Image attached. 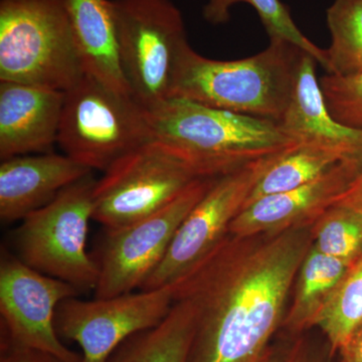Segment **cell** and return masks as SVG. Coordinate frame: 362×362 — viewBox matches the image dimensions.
I'll return each instance as SVG.
<instances>
[{"instance_id":"cell-5","label":"cell","mask_w":362,"mask_h":362,"mask_svg":"<svg viewBox=\"0 0 362 362\" xmlns=\"http://www.w3.org/2000/svg\"><path fill=\"white\" fill-rule=\"evenodd\" d=\"M153 139L147 110L132 95L86 74L66 90L58 144L66 156L90 170L104 173Z\"/></svg>"},{"instance_id":"cell-26","label":"cell","mask_w":362,"mask_h":362,"mask_svg":"<svg viewBox=\"0 0 362 362\" xmlns=\"http://www.w3.org/2000/svg\"><path fill=\"white\" fill-rule=\"evenodd\" d=\"M0 362H70L65 359L40 351V350L26 349L9 341L1 337L0 340Z\"/></svg>"},{"instance_id":"cell-1","label":"cell","mask_w":362,"mask_h":362,"mask_svg":"<svg viewBox=\"0 0 362 362\" xmlns=\"http://www.w3.org/2000/svg\"><path fill=\"white\" fill-rule=\"evenodd\" d=\"M311 226L226 239L175 285L194 304L188 362H270L298 271L312 247Z\"/></svg>"},{"instance_id":"cell-27","label":"cell","mask_w":362,"mask_h":362,"mask_svg":"<svg viewBox=\"0 0 362 362\" xmlns=\"http://www.w3.org/2000/svg\"><path fill=\"white\" fill-rule=\"evenodd\" d=\"M270 362H323L311 351L308 345L303 341V339L294 341L282 356H275L273 354Z\"/></svg>"},{"instance_id":"cell-11","label":"cell","mask_w":362,"mask_h":362,"mask_svg":"<svg viewBox=\"0 0 362 362\" xmlns=\"http://www.w3.org/2000/svg\"><path fill=\"white\" fill-rule=\"evenodd\" d=\"M173 286L108 298L64 300L56 312L59 337L77 343L83 362H108L128 338L156 327L175 303Z\"/></svg>"},{"instance_id":"cell-29","label":"cell","mask_w":362,"mask_h":362,"mask_svg":"<svg viewBox=\"0 0 362 362\" xmlns=\"http://www.w3.org/2000/svg\"><path fill=\"white\" fill-rule=\"evenodd\" d=\"M338 352L340 362H362V324Z\"/></svg>"},{"instance_id":"cell-10","label":"cell","mask_w":362,"mask_h":362,"mask_svg":"<svg viewBox=\"0 0 362 362\" xmlns=\"http://www.w3.org/2000/svg\"><path fill=\"white\" fill-rule=\"evenodd\" d=\"M278 156L218 176L182 221L165 256L139 290L177 284L211 254L230 233V223L257 181Z\"/></svg>"},{"instance_id":"cell-25","label":"cell","mask_w":362,"mask_h":362,"mask_svg":"<svg viewBox=\"0 0 362 362\" xmlns=\"http://www.w3.org/2000/svg\"><path fill=\"white\" fill-rule=\"evenodd\" d=\"M328 110L335 120L362 130V74L323 76L319 80Z\"/></svg>"},{"instance_id":"cell-19","label":"cell","mask_w":362,"mask_h":362,"mask_svg":"<svg viewBox=\"0 0 362 362\" xmlns=\"http://www.w3.org/2000/svg\"><path fill=\"white\" fill-rule=\"evenodd\" d=\"M350 267L311 247L298 271L282 328L296 337L315 327L317 319Z\"/></svg>"},{"instance_id":"cell-9","label":"cell","mask_w":362,"mask_h":362,"mask_svg":"<svg viewBox=\"0 0 362 362\" xmlns=\"http://www.w3.org/2000/svg\"><path fill=\"white\" fill-rule=\"evenodd\" d=\"M218 177L201 178L154 214L106 230L96 261L95 298L140 289L165 256L178 228Z\"/></svg>"},{"instance_id":"cell-23","label":"cell","mask_w":362,"mask_h":362,"mask_svg":"<svg viewBox=\"0 0 362 362\" xmlns=\"http://www.w3.org/2000/svg\"><path fill=\"white\" fill-rule=\"evenodd\" d=\"M362 324V255L345 274L315 326L322 330L331 354H337Z\"/></svg>"},{"instance_id":"cell-24","label":"cell","mask_w":362,"mask_h":362,"mask_svg":"<svg viewBox=\"0 0 362 362\" xmlns=\"http://www.w3.org/2000/svg\"><path fill=\"white\" fill-rule=\"evenodd\" d=\"M312 247L352 266L362 255V214L332 204L311 228Z\"/></svg>"},{"instance_id":"cell-15","label":"cell","mask_w":362,"mask_h":362,"mask_svg":"<svg viewBox=\"0 0 362 362\" xmlns=\"http://www.w3.org/2000/svg\"><path fill=\"white\" fill-rule=\"evenodd\" d=\"M92 173L66 154L47 152L4 159L0 165V218L4 223L25 220Z\"/></svg>"},{"instance_id":"cell-6","label":"cell","mask_w":362,"mask_h":362,"mask_svg":"<svg viewBox=\"0 0 362 362\" xmlns=\"http://www.w3.org/2000/svg\"><path fill=\"white\" fill-rule=\"evenodd\" d=\"M97 180L90 173L28 214L14 232L16 256L28 266L65 281L80 294L95 291L96 259L87 251Z\"/></svg>"},{"instance_id":"cell-14","label":"cell","mask_w":362,"mask_h":362,"mask_svg":"<svg viewBox=\"0 0 362 362\" xmlns=\"http://www.w3.org/2000/svg\"><path fill=\"white\" fill-rule=\"evenodd\" d=\"M65 92L0 81V159L47 153L58 143Z\"/></svg>"},{"instance_id":"cell-8","label":"cell","mask_w":362,"mask_h":362,"mask_svg":"<svg viewBox=\"0 0 362 362\" xmlns=\"http://www.w3.org/2000/svg\"><path fill=\"white\" fill-rule=\"evenodd\" d=\"M119 54L136 101L151 110L170 97L176 59L187 44L173 0H112Z\"/></svg>"},{"instance_id":"cell-3","label":"cell","mask_w":362,"mask_h":362,"mask_svg":"<svg viewBox=\"0 0 362 362\" xmlns=\"http://www.w3.org/2000/svg\"><path fill=\"white\" fill-rule=\"evenodd\" d=\"M157 139L169 143L204 177H218L300 144L278 123L169 98L147 110Z\"/></svg>"},{"instance_id":"cell-28","label":"cell","mask_w":362,"mask_h":362,"mask_svg":"<svg viewBox=\"0 0 362 362\" xmlns=\"http://www.w3.org/2000/svg\"><path fill=\"white\" fill-rule=\"evenodd\" d=\"M333 204L349 207L362 214V171L349 187L338 195Z\"/></svg>"},{"instance_id":"cell-4","label":"cell","mask_w":362,"mask_h":362,"mask_svg":"<svg viewBox=\"0 0 362 362\" xmlns=\"http://www.w3.org/2000/svg\"><path fill=\"white\" fill-rule=\"evenodd\" d=\"M85 75L64 0H0V81L66 92Z\"/></svg>"},{"instance_id":"cell-18","label":"cell","mask_w":362,"mask_h":362,"mask_svg":"<svg viewBox=\"0 0 362 362\" xmlns=\"http://www.w3.org/2000/svg\"><path fill=\"white\" fill-rule=\"evenodd\" d=\"M194 333V304L187 298H175L158 325L128 338L108 362H188Z\"/></svg>"},{"instance_id":"cell-13","label":"cell","mask_w":362,"mask_h":362,"mask_svg":"<svg viewBox=\"0 0 362 362\" xmlns=\"http://www.w3.org/2000/svg\"><path fill=\"white\" fill-rule=\"evenodd\" d=\"M361 171L362 165L343 162L303 187L257 199L243 207L230 233L247 238L313 225Z\"/></svg>"},{"instance_id":"cell-12","label":"cell","mask_w":362,"mask_h":362,"mask_svg":"<svg viewBox=\"0 0 362 362\" xmlns=\"http://www.w3.org/2000/svg\"><path fill=\"white\" fill-rule=\"evenodd\" d=\"M80 293L65 281L28 266L7 249L0 255L1 337L26 349L54 354L70 362H83L81 354L62 342L56 312L64 300Z\"/></svg>"},{"instance_id":"cell-7","label":"cell","mask_w":362,"mask_h":362,"mask_svg":"<svg viewBox=\"0 0 362 362\" xmlns=\"http://www.w3.org/2000/svg\"><path fill=\"white\" fill-rule=\"evenodd\" d=\"M204 176L173 145L151 140L116 161L94 189L93 220L120 228L168 206Z\"/></svg>"},{"instance_id":"cell-2","label":"cell","mask_w":362,"mask_h":362,"mask_svg":"<svg viewBox=\"0 0 362 362\" xmlns=\"http://www.w3.org/2000/svg\"><path fill=\"white\" fill-rule=\"evenodd\" d=\"M303 52L289 40L272 37L268 47L255 56L218 61L197 54L187 42L176 59L169 98L279 124Z\"/></svg>"},{"instance_id":"cell-16","label":"cell","mask_w":362,"mask_h":362,"mask_svg":"<svg viewBox=\"0 0 362 362\" xmlns=\"http://www.w3.org/2000/svg\"><path fill=\"white\" fill-rule=\"evenodd\" d=\"M317 61L303 52L289 104L279 125L300 143H316L341 152L347 161L362 165V130L335 120L316 77Z\"/></svg>"},{"instance_id":"cell-22","label":"cell","mask_w":362,"mask_h":362,"mask_svg":"<svg viewBox=\"0 0 362 362\" xmlns=\"http://www.w3.org/2000/svg\"><path fill=\"white\" fill-rule=\"evenodd\" d=\"M238 4H247L258 13L269 37H282L308 52L319 65L327 69L326 49H321L300 30L289 8L281 0H207L202 16L213 25H225L230 20V11Z\"/></svg>"},{"instance_id":"cell-20","label":"cell","mask_w":362,"mask_h":362,"mask_svg":"<svg viewBox=\"0 0 362 362\" xmlns=\"http://www.w3.org/2000/svg\"><path fill=\"white\" fill-rule=\"evenodd\" d=\"M343 162L351 163L337 149L316 143H300L274 159L257 181L245 206L268 195L303 187Z\"/></svg>"},{"instance_id":"cell-21","label":"cell","mask_w":362,"mask_h":362,"mask_svg":"<svg viewBox=\"0 0 362 362\" xmlns=\"http://www.w3.org/2000/svg\"><path fill=\"white\" fill-rule=\"evenodd\" d=\"M331 35L326 49V73L335 76L362 74V0H334L326 11Z\"/></svg>"},{"instance_id":"cell-17","label":"cell","mask_w":362,"mask_h":362,"mask_svg":"<svg viewBox=\"0 0 362 362\" xmlns=\"http://www.w3.org/2000/svg\"><path fill=\"white\" fill-rule=\"evenodd\" d=\"M86 75L132 95L121 65L112 0H64Z\"/></svg>"}]
</instances>
